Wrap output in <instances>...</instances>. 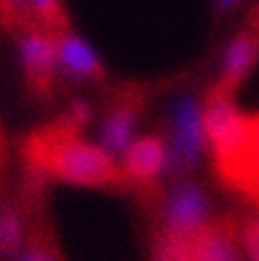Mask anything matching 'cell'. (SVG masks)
<instances>
[{
	"label": "cell",
	"mask_w": 259,
	"mask_h": 261,
	"mask_svg": "<svg viewBox=\"0 0 259 261\" xmlns=\"http://www.w3.org/2000/svg\"><path fill=\"white\" fill-rule=\"evenodd\" d=\"M87 119L89 107L74 100L54 121L25 134L19 142L23 172L87 187L130 185L123 168L113 162L107 149L81 140Z\"/></svg>",
	"instance_id": "obj_1"
},
{
	"label": "cell",
	"mask_w": 259,
	"mask_h": 261,
	"mask_svg": "<svg viewBox=\"0 0 259 261\" xmlns=\"http://www.w3.org/2000/svg\"><path fill=\"white\" fill-rule=\"evenodd\" d=\"M202 117L217 178L259 213V115L238 113L231 98L206 91Z\"/></svg>",
	"instance_id": "obj_2"
},
{
	"label": "cell",
	"mask_w": 259,
	"mask_h": 261,
	"mask_svg": "<svg viewBox=\"0 0 259 261\" xmlns=\"http://www.w3.org/2000/svg\"><path fill=\"white\" fill-rule=\"evenodd\" d=\"M155 206L158 219V233H172V236L193 238L200 233L211 217V198L198 182L183 180L168 191H158L147 202Z\"/></svg>",
	"instance_id": "obj_3"
},
{
	"label": "cell",
	"mask_w": 259,
	"mask_h": 261,
	"mask_svg": "<svg viewBox=\"0 0 259 261\" xmlns=\"http://www.w3.org/2000/svg\"><path fill=\"white\" fill-rule=\"evenodd\" d=\"M45 178L23 174V215L28 225L15 261H64L45 213Z\"/></svg>",
	"instance_id": "obj_4"
},
{
	"label": "cell",
	"mask_w": 259,
	"mask_h": 261,
	"mask_svg": "<svg viewBox=\"0 0 259 261\" xmlns=\"http://www.w3.org/2000/svg\"><path fill=\"white\" fill-rule=\"evenodd\" d=\"M206 129L202 107L193 98H185L176 104L170 119V158L168 172L170 176H185L200 162L206 149Z\"/></svg>",
	"instance_id": "obj_5"
},
{
	"label": "cell",
	"mask_w": 259,
	"mask_h": 261,
	"mask_svg": "<svg viewBox=\"0 0 259 261\" xmlns=\"http://www.w3.org/2000/svg\"><path fill=\"white\" fill-rule=\"evenodd\" d=\"M23 81L28 94L38 102H49L56 94L58 81V54L49 32L36 28L17 36Z\"/></svg>",
	"instance_id": "obj_6"
},
{
	"label": "cell",
	"mask_w": 259,
	"mask_h": 261,
	"mask_svg": "<svg viewBox=\"0 0 259 261\" xmlns=\"http://www.w3.org/2000/svg\"><path fill=\"white\" fill-rule=\"evenodd\" d=\"M145 107L147 91L140 87H119L111 94L102 123V145L111 155H123L132 145L134 125Z\"/></svg>",
	"instance_id": "obj_7"
},
{
	"label": "cell",
	"mask_w": 259,
	"mask_h": 261,
	"mask_svg": "<svg viewBox=\"0 0 259 261\" xmlns=\"http://www.w3.org/2000/svg\"><path fill=\"white\" fill-rule=\"evenodd\" d=\"M168 158H166V145L160 136H142L132 140V145L123 153V172L127 182L142 193V200L149 202L158 193V176L164 170Z\"/></svg>",
	"instance_id": "obj_8"
},
{
	"label": "cell",
	"mask_w": 259,
	"mask_h": 261,
	"mask_svg": "<svg viewBox=\"0 0 259 261\" xmlns=\"http://www.w3.org/2000/svg\"><path fill=\"white\" fill-rule=\"evenodd\" d=\"M240 219L219 215L191 240L189 261H240Z\"/></svg>",
	"instance_id": "obj_9"
},
{
	"label": "cell",
	"mask_w": 259,
	"mask_h": 261,
	"mask_svg": "<svg viewBox=\"0 0 259 261\" xmlns=\"http://www.w3.org/2000/svg\"><path fill=\"white\" fill-rule=\"evenodd\" d=\"M259 58V32L257 30H242L234 36L225 49L221 74L215 81V85L209 89V94L231 98L234 91L242 85V81L253 70L255 62Z\"/></svg>",
	"instance_id": "obj_10"
},
{
	"label": "cell",
	"mask_w": 259,
	"mask_h": 261,
	"mask_svg": "<svg viewBox=\"0 0 259 261\" xmlns=\"http://www.w3.org/2000/svg\"><path fill=\"white\" fill-rule=\"evenodd\" d=\"M51 38L56 43L58 66L64 76H68L72 81H89V83L105 79L107 72L96 56V51L79 34L72 32V28L51 34Z\"/></svg>",
	"instance_id": "obj_11"
},
{
	"label": "cell",
	"mask_w": 259,
	"mask_h": 261,
	"mask_svg": "<svg viewBox=\"0 0 259 261\" xmlns=\"http://www.w3.org/2000/svg\"><path fill=\"white\" fill-rule=\"evenodd\" d=\"M25 238L23 231V213L17 204L9 200L0 202V257L15 259L21 251V244Z\"/></svg>",
	"instance_id": "obj_12"
},
{
	"label": "cell",
	"mask_w": 259,
	"mask_h": 261,
	"mask_svg": "<svg viewBox=\"0 0 259 261\" xmlns=\"http://www.w3.org/2000/svg\"><path fill=\"white\" fill-rule=\"evenodd\" d=\"M0 28L15 36L41 28L34 17L30 0H0Z\"/></svg>",
	"instance_id": "obj_13"
},
{
	"label": "cell",
	"mask_w": 259,
	"mask_h": 261,
	"mask_svg": "<svg viewBox=\"0 0 259 261\" xmlns=\"http://www.w3.org/2000/svg\"><path fill=\"white\" fill-rule=\"evenodd\" d=\"M30 7L34 11L38 25L45 32L58 34L70 28V19L66 9H64V0H30Z\"/></svg>",
	"instance_id": "obj_14"
},
{
	"label": "cell",
	"mask_w": 259,
	"mask_h": 261,
	"mask_svg": "<svg viewBox=\"0 0 259 261\" xmlns=\"http://www.w3.org/2000/svg\"><path fill=\"white\" fill-rule=\"evenodd\" d=\"M240 240L251 261H259V215L240 219Z\"/></svg>",
	"instance_id": "obj_15"
},
{
	"label": "cell",
	"mask_w": 259,
	"mask_h": 261,
	"mask_svg": "<svg viewBox=\"0 0 259 261\" xmlns=\"http://www.w3.org/2000/svg\"><path fill=\"white\" fill-rule=\"evenodd\" d=\"M5 162H7V147H5V129L0 123V185H3V176H5Z\"/></svg>",
	"instance_id": "obj_16"
},
{
	"label": "cell",
	"mask_w": 259,
	"mask_h": 261,
	"mask_svg": "<svg viewBox=\"0 0 259 261\" xmlns=\"http://www.w3.org/2000/svg\"><path fill=\"white\" fill-rule=\"evenodd\" d=\"M249 21H251V28L259 32V5H255V7H253L251 15H249Z\"/></svg>",
	"instance_id": "obj_17"
},
{
	"label": "cell",
	"mask_w": 259,
	"mask_h": 261,
	"mask_svg": "<svg viewBox=\"0 0 259 261\" xmlns=\"http://www.w3.org/2000/svg\"><path fill=\"white\" fill-rule=\"evenodd\" d=\"M236 3H238V0H217V5H219V9H221V11H229Z\"/></svg>",
	"instance_id": "obj_18"
}]
</instances>
